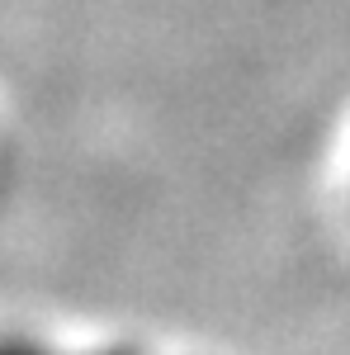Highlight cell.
<instances>
[{
	"instance_id": "obj_1",
	"label": "cell",
	"mask_w": 350,
	"mask_h": 355,
	"mask_svg": "<svg viewBox=\"0 0 350 355\" xmlns=\"http://www.w3.org/2000/svg\"><path fill=\"white\" fill-rule=\"evenodd\" d=\"M0 355H48L38 341H24V336H5L0 341Z\"/></svg>"
},
{
	"instance_id": "obj_2",
	"label": "cell",
	"mask_w": 350,
	"mask_h": 355,
	"mask_svg": "<svg viewBox=\"0 0 350 355\" xmlns=\"http://www.w3.org/2000/svg\"><path fill=\"white\" fill-rule=\"evenodd\" d=\"M48 355H53V351H48ZM100 355H137V351H100Z\"/></svg>"
}]
</instances>
